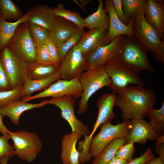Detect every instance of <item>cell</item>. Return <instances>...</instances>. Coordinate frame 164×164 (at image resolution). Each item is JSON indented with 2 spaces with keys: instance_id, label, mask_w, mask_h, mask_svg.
Listing matches in <instances>:
<instances>
[{
  "instance_id": "cell-1",
  "label": "cell",
  "mask_w": 164,
  "mask_h": 164,
  "mask_svg": "<svg viewBox=\"0 0 164 164\" xmlns=\"http://www.w3.org/2000/svg\"><path fill=\"white\" fill-rule=\"evenodd\" d=\"M157 101L155 91L138 86H128L117 94L114 106L120 108L123 121L144 119Z\"/></svg>"
},
{
  "instance_id": "cell-2",
  "label": "cell",
  "mask_w": 164,
  "mask_h": 164,
  "mask_svg": "<svg viewBox=\"0 0 164 164\" xmlns=\"http://www.w3.org/2000/svg\"><path fill=\"white\" fill-rule=\"evenodd\" d=\"M83 92L78 104L77 113L82 114L89 109L88 102L97 91L105 87L109 88L111 81L104 65L90 68L79 77Z\"/></svg>"
},
{
  "instance_id": "cell-3",
  "label": "cell",
  "mask_w": 164,
  "mask_h": 164,
  "mask_svg": "<svg viewBox=\"0 0 164 164\" xmlns=\"http://www.w3.org/2000/svg\"><path fill=\"white\" fill-rule=\"evenodd\" d=\"M147 52L133 36H126L125 45L116 59L137 74L143 71L155 73Z\"/></svg>"
},
{
  "instance_id": "cell-4",
  "label": "cell",
  "mask_w": 164,
  "mask_h": 164,
  "mask_svg": "<svg viewBox=\"0 0 164 164\" xmlns=\"http://www.w3.org/2000/svg\"><path fill=\"white\" fill-rule=\"evenodd\" d=\"M0 57L2 66L8 79L11 90L22 87L27 79V62L21 56L5 46Z\"/></svg>"
},
{
  "instance_id": "cell-5",
  "label": "cell",
  "mask_w": 164,
  "mask_h": 164,
  "mask_svg": "<svg viewBox=\"0 0 164 164\" xmlns=\"http://www.w3.org/2000/svg\"><path fill=\"white\" fill-rule=\"evenodd\" d=\"M111 121L110 120L101 125L99 132L91 138L88 149L91 157L95 158L97 157L112 140L116 138L125 137L128 132L130 127V120L116 125L111 124Z\"/></svg>"
},
{
  "instance_id": "cell-6",
  "label": "cell",
  "mask_w": 164,
  "mask_h": 164,
  "mask_svg": "<svg viewBox=\"0 0 164 164\" xmlns=\"http://www.w3.org/2000/svg\"><path fill=\"white\" fill-rule=\"evenodd\" d=\"M9 133L13 142L15 155L28 162L34 160L42 148L37 134L23 130L10 131Z\"/></svg>"
},
{
  "instance_id": "cell-7",
  "label": "cell",
  "mask_w": 164,
  "mask_h": 164,
  "mask_svg": "<svg viewBox=\"0 0 164 164\" xmlns=\"http://www.w3.org/2000/svg\"><path fill=\"white\" fill-rule=\"evenodd\" d=\"M104 66L111 81L109 88L112 93L117 94L131 84L144 87L145 83L140 77L116 59Z\"/></svg>"
},
{
  "instance_id": "cell-8",
  "label": "cell",
  "mask_w": 164,
  "mask_h": 164,
  "mask_svg": "<svg viewBox=\"0 0 164 164\" xmlns=\"http://www.w3.org/2000/svg\"><path fill=\"white\" fill-rule=\"evenodd\" d=\"M5 46L27 63L36 61V46L27 22L19 25L14 36Z\"/></svg>"
},
{
  "instance_id": "cell-9",
  "label": "cell",
  "mask_w": 164,
  "mask_h": 164,
  "mask_svg": "<svg viewBox=\"0 0 164 164\" xmlns=\"http://www.w3.org/2000/svg\"><path fill=\"white\" fill-rule=\"evenodd\" d=\"M82 92L79 77L69 80L60 79L43 91L32 96L22 97L21 100L27 102L39 98L47 97L56 98L65 96H71L76 99L81 97Z\"/></svg>"
},
{
  "instance_id": "cell-10",
  "label": "cell",
  "mask_w": 164,
  "mask_h": 164,
  "mask_svg": "<svg viewBox=\"0 0 164 164\" xmlns=\"http://www.w3.org/2000/svg\"><path fill=\"white\" fill-rule=\"evenodd\" d=\"M126 37L120 35L108 44L96 49L86 58L85 70L97 65H104L116 59L125 45Z\"/></svg>"
},
{
  "instance_id": "cell-11",
  "label": "cell",
  "mask_w": 164,
  "mask_h": 164,
  "mask_svg": "<svg viewBox=\"0 0 164 164\" xmlns=\"http://www.w3.org/2000/svg\"><path fill=\"white\" fill-rule=\"evenodd\" d=\"M133 36L147 52L153 53L162 40L156 30L143 16L134 19Z\"/></svg>"
},
{
  "instance_id": "cell-12",
  "label": "cell",
  "mask_w": 164,
  "mask_h": 164,
  "mask_svg": "<svg viewBox=\"0 0 164 164\" xmlns=\"http://www.w3.org/2000/svg\"><path fill=\"white\" fill-rule=\"evenodd\" d=\"M86 67V58L76 44L61 60L58 70L62 79L69 80L79 77L85 70Z\"/></svg>"
},
{
  "instance_id": "cell-13",
  "label": "cell",
  "mask_w": 164,
  "mask_h": 164,
  "mask_svg": "<svg viewBox=\"0 0 164 164\" xmlns=\"http://www.w3.org/2000/svg\"><path fill=\"white\" fill-rule=\"evenodd\" d=\"M49 104H53L61 110V115L67 121L72 129V132L81 136H87L90 133L88 127L78 120L75 114L76 100L72 97L65 96L52 98L49 100Z\"/></svg>"
},
{
  "instance_id": "cell-14",
  "label": "cell",
  "mask_w": 164,
  "mask_h": 164,
  "mask_svg": "<svg viewBox=\"0 0 164 164\" xmlns=\"http://www.w3.org/2000/svg\"><path fill=\"white\" fill-rule=\"evenodd\" d=\"M116 95L112 92L104 93L97 99L96 104L98 113L93 131L89 135L85 136L83 140L80 142V145L84 149H89L91 138L99 127L114 118L115 113L113 111V108Z\"/></svg>"
},
{
  "instance_id": "cell-15",
  "label": "cell",
  "mask_w": 164,
  "mask_h": 164,
  "mask_svg": "<svg viewBox=\"0 0 164 164\" xmlns=\"http://www.w3.org/2000/svg\"><path fill=\"white\" fill-rule=\"evenodd\" d=\"M104 9L109 18V28L108 39L109 42L121 35L133 36V27L134 19H130L128 25L123 24L118 17L112 0H105Z\"/></svg>"
},
{
  "instance_id": "cell-16",
  "label": "cell",
  "mask_w": 164,
  "mask_h": 164,
  "mask_svg": "<svg viewBox=\"0 0 164 164\" xmlns=\"http://www.w3.org/2000/svg\"><path fill=\"white\" fill-rule=\"evenodd\" d=\"M151 125L144 119L133 118L130 120L129 131L125 136L126 142L145 144L148 139L152 141L159 137Z\"/></svg>"
},
{
  "instance_id": "cell-17",
  "label": "cell",
  "mask_w": 164,
  "mask_h": 164,
  "mask_svg": "<svg viewBox=\"0 0 164 164\" xmlns=\"http://www.w3.org/2000/svg\"><path fill=\"white\" fill-rule=\"evenodd\" d=\"M108 31L101 29H95L84 32L77 45L86 58L99 47L108 44Z\"/></svg>"
},
{
  "instance_id": "cell-18",
  "label": "cell",
  "mask_w": 164,
  "mask_h": 164,
  "mask_svg": "<svg viewBox=\"0 0 164 164\" xmlns=\"http://www.w3.org/2000/svg\"><path fill=\"white\" fill-rule=\"evenodd\" d=\"M80 30H81L71 22L55 16L49 30V39L57 47Z\"/></svg>"
},
{
  "instance_id": "cell-19",
  "label": "cell",
  "mask_w": 164,
  "mask_h": 164,
  "mask_svg": "<svg viewBox=\"0 0 164 164\" xmlns=\"http://www.w3.org/2000/svg\"><path fill=\"white\" fill-rule=\"evenodd\" d=\"M48 104H49V102L47 100L36 104H31L21 100H18L12 101L0 108V113L3 117H8L14 125H18L19 124V117L24 112L42 107Z\"/></svg>"
},
{
  "instance_id": "cell-20",
  "label": "cell",
  "mask_w": 164,
  "mask_h": 164,
  "mask_svg": "<svg viewBox=\"0 0 164 164\" xmlns=\"http://www.w3.org/2000/svg\"><path fill=\"white\" fill-rule=\"evenodd\" d=\"M147 10L144 17L164 40V3L162 0H148Z\"/></svg>"
},
{
  "instance_id": "cell-21",
  "label": "cell",
  "mask_w": 164,
  "mask_h": 164,
  "mask_svg": "<svg viewBox=\"0 0 164 164\" xmlns=\"http://www.w3.org/2000/svg\"><path fill=\"white\" fill-rule=\"evenodd\" d=\"M81 135L71 132L64 135L61 143V158L63 164H80L79 154L76 144Z\"/></svg>"
},
{
  "instance_id": "cell-22",
  "label": "cell",
  "mask_w": 164,
  "mask_h": 164,
  "mask_svg": "<svg viewBox=\"0 0 164 164\" xmlns=\"http://www.w3.org/2000/svg\"><path fill=\"white\" fill-rule=\"evenodd\" d=\"M30 10L27 22L42 26L49 30L55 19L53 9L46 5H36Z\"/></svg>"
},
{
  "instance_id": "cell-23",
  "label": "cell",
  "mask_w": 164,
  "mask_h": 164,
  "mask_svg": "<svg viewBox=\"0 0 164 164\" xmlns=\"http://www.w3.org/2000/svg\"><path fill=\"white\" fill-rule=\"evenodd\" d=\"M59 67V65L53 63H43L36 61L27 63V79L37 80L47 77L58 71Z\"/></svg>"
},
{
  "instance_id": "cell-24",
  "label": "cell",
  "mask_w": 164,
  "mask_h": 164,
  "mask_svg": "<svg viewBox=\"0 0 164 164\" xmlns=\"http://www.w3.org/2000/svg\"><path fill=\"white\" fill-rule=\"evenodd\" d=\"M61 78V74L58 70L54 74L44 78L37 80L27 79L22 87L21 96H30L34 92L46 88L54 82Z\"/></svg>"
},
{
  "instance_id": "cell-25",
  "label": "cell",
  "mask_w": 164,
  "mask_h": 164,
  "mask_svg": "<svg viewBox=\"0 0 164 164\" xmlns=\"http://www.w3.org/2000/svg\"><path fill=\"white\" fill-rule=\"evenodd\" d=\"M98 6L97 10L84 19L85 27L91 29H101L108 30L109 17L104 8L103 1L97 0Z\"/></svg>"
},
{
  "instance_id": "cell-26",
  "label": "cell",
  "mask_w": 164,
  "mask_h": 164,
  "mask_svg": "<svg viewBox=\"0 0 164 164\" xmlns=\"http://www.w3.org/2000/svg\"><path fill=\"white\" fill-rule=\"evenodd\" d=\"M30 14V10L20 19L13 22L0 18V53L12 37L19 25L28 22Z\"/></svg>"
},
{
  "instance_id": "cell-27",
  "label": "cell",
  "mask_w": 164,
  "mask_h": 164,
  "mask_svg": "<svg viewBox=\"0 0 164 164\" xmlns=\"http://www.w3.org/2000/svg\"><path fill=\"white\" fill-rule=\"evenodd\" d=\"M121 3L124 13L129 20L145 16L148 0H121Z\"/></svg>"
},
{
  "instance_id": "cell-28",
  "label": "cell",
  "mask_w": 164,
  "mask_h": 164,
  "mask_svg": "<svg viewBox=\"0 0 164 164\" xmlns=\"http://www.w3.org/2000/svg\"><path fill=\"white\" fill-rule=\"evenodd\" d=\"M126 142L125 136L114 139L104 148L97 157L94 158L92 164H107L115 156L117 151Z\"/></svg>"
},
{
  "instance_id": "cell-29",
  "label": "cell",
  "mask_w": 164,
  "mask_h": 164,
  "mask_svg": "<svg viewBox=\"0 0 164 164\" xmlns=\"http://www.w3.org/2000/svg\"><path fill=\"white\" fill-rule=\"evenodd\" d=\"M53 9L55 16L66 19L73 23L80 29L84 30L85 27L84 19L79 12L67 9L64 5L61 3Z\"/></svg>"
},
{
  "instance_id": "cell-30",
  "label": "cell",
  "mask_w": 164,
  "mask_h": 164,
  "mask_svg": "<svg viewBox=\"0 0 164 164\" xmlns=\"http://www.w3.org/2000/svg\"><path fill=\"white\" fill-rule=\"evenodd\" d=\"M19 8L11 0H0V18L5 20H17L24 15Z\"/></svg>"
},
{
  "instance_id": "cell-31",
  "label": "cell",
  "mask_w": 164,
  "mask_h": 164,
  "mask_svg": "<svg viewBox=\"0 0 164 164\" xmlns=\"http://www.w3.org/2000/svg\"><path fill=\"white\" fill-rule=\"evenodd\" d=\"M164 101L161 108L159 109H151L148 116L149 124L159 136L164 135Z\"/></svg>"
},
{
  "instance_id": "cell-32",
  "label": "cell",
  "mask_w": 164,
  "mask_h": 164,
  "mask_svg": "<svg viewBox=\"0 0 164 164\" xmlns=\"http://www.w3.org/2000/svg\"><path fill=\"white\" fill-rule=\"evenodd\" d=\"M84 32V30H80L65 43L57 47L59 56L60 61L69 50L78 43Z\"/></svg>"
},
{
  "instance_id": "cell-33",
  "label": "cell",
  "mask_w": 164,
  "mask_h": 164,
  "mask_svg": "<svg viewBox=\"0 0 164 164\" xmlns=\"http://www.w3.org/2000/svg\"><path fill=\"white\" fill-rule=\"evenodd\" d=\"M33 38L36 46V61L43 63H53L46 44Z\"/></svg>"
},
{
  "instance_id": "cell-34",
  "label": "cell",
  "mask_w": 164,
  "mask_h": 164,
  "mask_svg": "<svg viewBox=\"0 0 164 164\" xmlns=\"http://www.w3.org/2000/svg\"><path fill=\"white\" fill-rule=\"evenodd\" d=\"M31 35L43 44L49 39V30L40 25L27 22Z\"/></svg>"
},
{
  "instance_id": "cell-35",
  "label": "cell",
  "mask_w": 164,
  "mask_h": 164,
  "mask_svg": "<svg viewBox=\"0 0 164 164\" xmlns=\"http://www.w3.org/2000/svg\"><path fill=\"white\" fill-rule=\"evenodd\" d=\"M22 87L0 92V108L12 101L21 100Z\"/></svg>"
},
{
  "instance_id": "cell-36",
  "label": "cell",
  "mask_w": 164,
  "mask_h": 164,
  "mask_svg": "<svg viewBox=\"0 0 164 164\" xmlns=\"http://www.w3.org/2000/svg\"><path fill=\"white\" fill-rule=\"evenodd\" d=\"M9 133H6L0 136V161L5 156L11 157L15 155L13 145L9 142L10 139Z\"/></svg>"
},
{
  "instance_id": "cell-37",
  "label": "cell",
  "mask_w": 164,
  "mask_h": 164,
  "mask_svg": "<svg viewBox=\"0 0 164 164\" xmlns=\"http://www.w3.org/2000/svg\"><path fill=\"white\" fill-rule=\"evenodd\" d=\"M135 149L134 143H125L122 145L117 151L115 156L128 162L132 159V156Z\"/></svg>"
},
{
  "instance_id": "cell-38",
  "label": "cell",
  "mask_w": 164,
  "mask_h": 164,
  "mask_svg": "<svg viewBox=\"0 0 164 164\" xmlns=\"http://www.w3.org/2000/svg\"><path fill=\"white\" fill-rule=\"evenodd\" d=\"M155 158L151 148L149 146L145 152L139 157H135L128 162L127 164H144L149 160Z\"/></svg>"
},
{
  "instance_id": "cell-39",
  "label": "cell",
  "mask_w": 164,
  "mask_h": 164,
  "mask_svg": "<svg viewBox=\"0 0 164 164\" xmlns=\"http://www.w3.org/2000/svg\"><path fill=\"white\" fill-rule=\"evenodd\" d=\"M46 44L50 53L53 63L60 65V61L57 46L49 39L47 40Z\"/></svg>"
},
{
  "instance_id": "cell-40",
  "label": "cell",
  "mask_w": 164,
  "mask_h": 164,
  "mask_svg": "<svg viewBox=\"0 0 164 164\" xmlns=\"http://www.w3.org/2000/svg\"><path fill=\"white\" fill-rule=\"evenodd\" d=\"M116 14L118 18L125 25H128L130 20L126 16L123 9L121 0H112Z\"/></svg>"
},
{
  "instance_id": "cell-41",
  "label": "cell",
  "mask_w": 164,
  "mask_h": 164,
  "mask_svg": "<svg viewBox=\"0 0 164 164\" xmlns=\"http://www.w3.org/2000/svg\"><path fill=\"white\" fill-rule=\"evenodd\" d=\"M10 90L9 82L3 67L0 57V92Z\"/></svg>"
},
{
  "instance_id": "cell-42",
  "label": "cell",
  "mask_w": 164,
  "mask_h": 164,
  "mask_svg": "<svg viewBox=\"0 0 164 164\" xmlns=\"http://www.w3.org/2000/svg\"><path fill=\"white\" fill-rule=\"evenodd\" d=\"M155 140V151L159 157L164 162V135L159 136Z\"/></svg>"
},
{
  "instance_id": "cell-43",
  "label": "cell",
  "mask_w": 164,
  "mask_h": 164,
  "mask_svg": "<svg viewBox=\"0 0 164 164\" xmlns=\"http://www.w3.org/2000/svg\"><path fill=\"white\" fill-rule=\"evenodd\" d=\"M156 60L164 64V40H162L157 48L153 52Z\"/></svg>"
},
{
  "instance_id": "cell-44",
  "label": "cell",
  "mask_w": 164,
  "mask_h": 164,
  "mask_svg": "<svg viewBox=\"0 0 164 164\" xmlns=\"http://www.w3.org/2000/svg\"><path fill=\"white\" fill-rule=\"evenodd\" d=\"M3 118L2 115L0 113V132L2 135L6 133H9L10 132L4 125L2 121Z\"/></svg>"
},
{
  "instance_id": "cell-45",
  "label": "cell",
  "mask_w": 164,
  "mask_h": 164,
  "mask_svg": "<svg viewBox=\"0 0 164 164\" xmlns=\"http://www.w3.org/2000/svg\"><path fill=\"white\" fill-rule=\"evenodd\" d=\"M128 162L115 156L107 164H127Z\"/></svg>"
},
{
  "instance_id": "cell-46",
  "label": "cell",
  "mask_w": 164,
  "mask_h": 164,
  "mask_svg": "<svg viewBox=\"0 0 164 164\" xmlns=\"http://www.w3.org/2000/svg\"><path fill=\"white\" fill-rule=\"evenodd\" d=\"M144 164H164V162L158 157L152 159Z\"/></svg>"
},
{
  "instance_id": "cell-47",
  "label": "cell",
  "mask_w": 164,
  "mask_h": 164,
  "mask_svg": "<svg viewBox=\"0 0 164 164\" xmlns=\"http://www.w3.org/2000/svg\"><path fill=\"white\" fill-rule=\"evenodd\" d=\"M78 1L81 6L83 8L92 2V0H79Z\"/></svg>"
},
{
  "instance_id": "cell-48",
  "label": "cell",
  "mask_w": 164,
  "mask_h": 164,
  "mask_svg": "<svg viewBox=\"0 0 164 164\" xmlns=\"http://www.w3.org/2000/svg\"><path fill=\"white\" fill-rule=\"evenodd\" d=\"M10 158L9 156H6L2 158L0 161V164H7Z\"/></svg>"
},
{
  "instance_id": "cell-49",
  "label": "cell",
  "mask_w": 164,
  "mask_h": 164,
  "mask_svg": "<svg viewBox=\"0 0 164 164\" xmlns=\"http://www.w3.org/2000/svg\"><path fill=\"white\" fill-rule=\"evenodd\" d=\"M72 1L75 3L76 4L78 5L83 11L84 12H86V10L84 9V8L83 7L78 1L77 0H73Z\"/></svg>"
}]
</instances>
